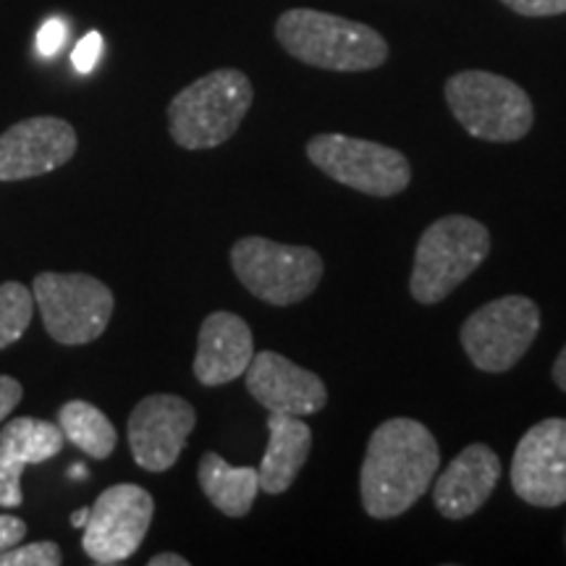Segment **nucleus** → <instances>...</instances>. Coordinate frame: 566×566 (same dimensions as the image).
Wrapping results in <instances>:
<instances>
[{
    "label": "nucleus",
    "mask_w": 566,
    "mask_h": 566,
    "mask_svg": "<svg viewBox=\"0 0 566 566\" xmlns=\"http://www.w3.org/2000/svg\"><path fill=\"white\" fill-rule=\"evenodd\" d=\"M441 470L436 436L412 417H391L373 430L359 467V501L373 520H396L428 493Z\"/></svg>",
    "instance_id": "1"
},
{
    "label": "nucleus",
    "mask_w": 566,
    "mask_h": 566,
    "mask_svg": "<svg viewBox=\"0 0 566 566\" xmlns=\"http://www.w3.org/2000/svg\"><path fill=\"white\" fill-rule=\"evenodd\" d=\"M275 40L292 59L323 71L359 74L388 61V42L378 30L317 9L283 11Z\"/></svg>",
    "instance_id": "2"
},
{
    "label": "nucleus",
    "mask_w": 566,
    "mask_h": 566,
    "mask_svg": "<svg viewBox=\"0 0 566 566\" xmlns=\"http://www.w3.org/2000/svg\"><path fill=\"white\" fill-rule=\"evenodd\" d=\"M254 103L250 76L216 69L184 87L168 105V132L184 150H212L229 142Z\"/></svg>",
    "instance_id": "3"
},
{
    "label": "nucleus",
    "mask_w": 566,
    "mask_h": 566,
    "mask_svg": "<svg viewBox=\"0 0 566 566\" xmlns=\"http://www.w3.org/2000/svg\"><path fill=\"white\" fill-rule=\"evenodd\" d=\"M443 97L459 126L475 139L509 145L525 139L535 124L527 92L493 71H459L446 80Z\"/></svg>",
    "instance_id": "4"
},
{
    "label": "nucleus",
    "mask_w": 566,
    "mask_h": 566,
    "mask_svg": "<svg viewBox=\"0 0 566 566\" xmlns=\"http://www.w3.org/2000/svg\"><path fill=\"white\" fill-rule=\"evenodd\" d=\"M491 233L470 216H443L422 231L415 250L409 292L415 302L438 304L485 263Z\"/></svg>",
    "instance_id": "5"
},
{
    "label": "nucleus",
    "mask_w": 566,
    "mask_h": 566,
    "mask_svg": "<svg viewBox=\"0 0 566 566\" xmlns=\"http://www.w3.org/2000/svg\"><path fill=\"white\" fill-rule=\"evenodd\" d=\"M231 268L254 300L289 307L321 286L325 265L313 247L283 244L265 237H242L231 247Z\"/></svg>",
    "instance_id": "6"
},
{
    "label": "nucleus",
    "mask_w": 566,
    "mask_h": 566,
    "mask_svg": "<svg viewBox=\"0 0 566 566\" xmlns=\"http://www.w3.org/2000/svg\"><path fill=\"white\" fill-rule=\"evenodd\" d=\"M307 158L342 187L380 200L401 195L412 181V166L405 153L346 134H315L307 142Z\"/></svg>",
    "instance_id": "7"
},
{
    "label": "nucleus",
    "mask_w": 566,
    "mask_h": 566,
    "mask_svg": "<svg viewBox=\"0 0 566 566\" xmlns=\"http://www.w3.org/2000/svg\"><path fill=\"white\" fill-rule=\"evenodd\" d=\"M541 334V307L522 294L499 296L472 313L459 328V342L478 370H512Z\"/></svg>",
    "instance_id": "8"
},
{
    "label": "nucleus",
    "mask_w": 566,
    "mask_h": 566,
    "mask_svg": "<svg viewBox=\"0 0 566 566\" xmlns=\"http://www.w3.org/2000/svg\"><path fill=\"white\" fill-rule=\"evenodd\" d=\"M32 296L45 331L63 346H82L101 338L116 304L111 289L87 273H40Z\"/></svg>",
    "instance_id": "9"
},
{
    "label": "nucleus",
    "mask_w": 566,
    "mask_h": 566,
    "mask_svg": "<svg viewBox=\"0 0 566 566\" xmlns=\"http://www.w3.org/2000/svg\"><path fill=\"white\" fill-rule=\"evenodd\" d=\"M155 501L142 485H111L97 495L84 525L82 548L101 566L122 564L145 543L153 525Z\"/></svg>",
    "instance_id": "10"
},
{
    "label": "nucleus",
    "mask_w": 566,
    "mask_h": 566,
    "mask_svg": "<svg viewBox=\"0 0 566 566\" xmlns=\"http://www.w3.org/2000/svg\"><path fill=\"white\" fill-rule=\"evenodd\" d=\"M514 493L530 506L556 509L566 504V420L548 417L533 424L514 449Z\"/></svg>",
    "instance_id": "11"
},
{
    "label": "nucleus",
    "mask_w": 566,
    "mask_h": 566,
    "mask_svg": "<svg viewBox=\"0 0 566 566\" xmlns=\"http://www.w3.org/2000/svg\"><path fill=\"white\" fill-rule=\"evenodd\" d=\"M197 412L176 394L145 396L129 417V449L134 462L147 472H168L179 462Z\"/></svg>",
    "instance_id": "12"
},
{
    "label": "nucleus",
    "mask_w": 566,
    "mask_h": 566,
    "mask_svg": "<svg viewBox=\"0 0 566 566\" xmlns=\"http://www.w3.org/2000/svg\"><path fill=\"white\" fill-rule=\"evenodd\" d=\"M76 153L74 126L55 116H34L0 134V181H21L66 166Z\"/></svg>",
    "instance_id": "13"
},
{
    "label": "nucleus",
    "mask_w": 566,
    "mask_h": 566,
    "mask_svg": "<svg viewBox=\"0 0 566 566\" xmlns=\"http://www.w3.org/2000/svg\"><path fill=\"white\" fill-rule=\"evenodd\" d=\"M247 391L268 412L307 417L328 405V388L321 375L310 373L279 352H254L244 373Z\"/></svg>",
    "instance_id": "14"
},
{
    "label": "nucleus",
    "mask_w": 566,
    "mask_h": 566,
    "mask_svg": "<svg viewBox=\"0 0 566 566\" xmlns=\"http://www.w3.org/2000/svg\"><path fill=\"white\" fill-rule=\"evenodd\" d=\"M501 457L491 446L470 443L446 464L433 488V504L446 520H467L488 504L499 485Z\"/></svg>",
    "instance_id": "15"
},
{
    "label": "nucleus",
    "mask_w": 566,
    "mask_h": 566,
    "mask_svg": "<svg viewBox=\"0 0 566 566\" xmlns=\"http://www.w3.org/2000/svg\"><path fill=\"white\" fill-rule=\"evenodd\" d=\"M254 357V336L250 323L237 313L208 315L200 325L195 354V378L202 386L218 388L242 378Z\"/></svg>",
    "instance_id": "16"
},
{
    "label": "nucleus",
    "mask_w": 566,
    "mask_h": 566,
    "mask_svg": "<svg viewBox=\"0 0 566 566\" xmlns=\"http://www.w3.org/2000/svg\"><path fill=\"white\" fill-rule=\"evenodd\" d=\"M313 451V428L294 415H268V449L258 467L260 491L281 495L300 478Z\"/></svg>",
    "instance_id": "17"
},
{
    "label": "nucleus",
    "mask_w": 566,
    "mask_h": 566,
    "mask_svg": "<svg viewBox=\"0 0 566 566\" xmlns=\"http://www.w3.org/2000/svg\"><path fill=\"white\" fill-rule=\"evenodd\" d=\"M197 480H200L205 499L231 520H242L250 514L258 493H263L260 491L258 467H233L216 451H208L200 459Z\"/></svg>",
    "instance_id": "18"
},
{
    "label": "nucleus",
    "mask_w": 566,
    "mask_h": 566,
    "mask_svg": "<svg viewBox=\"0 0 566 566\" xmlns=\"http://www.w3.org/2000/svg\"><path fill=\"white\" fill-rule=\"evenodd\" d=\"M63 438L92 459H108L116 451L118 433L113 422L90 401L74 399L59 409Z\"/></svg>",
    "instance_id": "19"
},
{
    "label": "nucleus",
    "mask_w": 566,
    "mask_h": 566,
    "mask_svg": "<svg viewBox=\"0 0 566 566\" xmlns=\"http://www.w3.org/2000/svg\"><path fill=\"white\" fill-rule=\"evenodd\" d=\"M0 449L24 464H42L63 449V430L48 420L17 417L0 428Z\"/></svg>",
    "instance_id": "20"
},
{
    "label": "nucleus",
    "mask_w": 566,
    "mask_h": 566,
    "mask_svg": "<svg viewBox=\"0 0 566 566\" xmlns=\"http://www.w3.org/2000/svg\"><path fill=\"white\" fill-rule=\"evenodd\" d=\"M34 315V296L24 283H0V349L17 344L27 334Z\"/></svg>",
    "instance_id": "21"
},
{
    "label": "nucleus",
    "mask_w": 566,
    "mask_h": 566,
    "mask_svg": "<svg viewBox=\"0 0 566 566\" xmlns=\"http://www.w3.org/2000/svg\"><path fill=\"white\" fill-rule=\"evenodd\" d=\"M63 562L59 543L40 541L27 543V546H13L0 554V566H59Z\"/></svg>",
    "instance_id": "22"
},
{
    "label": "nucleus",
    "mask_w": 566,
    "mask_h": 566,
    "mask_svg": "<svg viewBox=\"0 0 566 566\" xmlns=\"http://www.w3.org/2000/svg\"><path fill=\"white\" fill-rule=\"evenodd\" d=\"M24 467V462H19L9 451L0 449V506L3 509H19L24 504V493H21Z\"/></svg>",
    "instance_id": "23"
},
{
    "label": "nucleus",
    "mask_w": 566,
    "mask_h": 566,
    "mask_svg": "<svg viewBox=\"0 0 566 566\" xmlns=\"http://www.w3.org/2000/svg\"><path fill=\"white\" fill-rule=\"evenodd\" d=\"M101 55H103V34L90 32L76 42L74 53H71V63H74V69L80 71V74H90V71L97 66V61H101Z\"/></svg>",
    "instance_id": "24"
},
{
    "label": "nucleus",
    "mask_w": 566,
    "mask_h": 566,
    "mask_svg": "<svg viewBox=\"0 0 566 566\" xmlns=\"http://www.w3.org/2000/svg\"><path fill=\"white\" fill-rule=\"evenodd\" d=\"M66 40H69L66 21H63L61 17H53L40 27L38 51H40V55H45V59H53V55L59 53L63 45H66Z\"/></svg>",
    "instance_id": "25"
},
{
    "label": "nucleus",
    "mask_w": 566,
    "mask_h": 566,
    "mask_svg": "<svg viewBox=\"0 0 566 566\" xmlns=\"http://www.w3.org/2000/svg\"><path fill=\"white\" fill-rule=\"evenodd\" d=\"M501 3H504L509 11L527 19L562 17V13H566V0H501Z\"/></svg>",
    "instance_id": "26"
},
{
    "label": "nucleus",
    "mask_w": 566,
    "mask_h": 566,
    "mask_svg": "<svg viewBox=\"0 0 566 566\" xmlns=\"http://www.w3.org/2000/svg\"><path fill=\"white\" fill-rule=\"evenodd\" d=\"M27 535V525L13 514H0V554L19 546Z\"/></svg>",
    "instance_id": "27"
},
{
    "label": "nucleus",
    "mask_w": 566,
    "mask_h": 566,
    "mask_svg": "<svg viewBox=\"0 0 566 566\" xmlns=\"http://www.w3.org/2000/svg\"><path fill=\"white\" fill-rule=\"evenodd\" d=\"M21 396H24V388L19 380L11 375H0V422L19 407Z\"/></svg>",
    "instance_id": "28"
},
{
    "label": "nucleus",
    "mask_w": 566,
    "mask_h": 566,
    "mask_svg": "<svg viewBox=\"0 0 566 566\" xmlns=\"http://www.w3.org/2000/svg\"><path fill=\"white\" fill-rule=\"evenodd\" d=\"M551 375H554V384L566 394V346H564L562 352H558V357H556L554 370H551Z\"/></svg>",
    "instance_id": "29"
},
{
    "label": "nucleus",
    "mask_w": 566,
    "mask_h": 566,
    "mask_svg": "<svg viewBox=\"0 0 566 566\" xmlns=\"http://www.w3.org/2000/svg\"><path fill=\"white\" fill-rule=\"evenodd\" d=\"M147 564L150 566H189V558H184L179 554H158V556H153Z\"/></svg>",
    "instance_id": "30"
},
{
    "label": "nucleus",
    "mask_w": 566,
    "mask_h": 566,
    "mask_svg": "<svg viewBox=\"0 0 566 566\" xmlns=\"http://www.w3.org/2000/svg\"><path fill=\"white\" fill-rule=\"evenodd\" d=\"M87 520H90V509H76V512L71 514V525H74V527H82L84 530V525H87Z\"/></svg>",
    "instance_id": "31"
},
{
    "label": "nucleus",
    "mask_w": 566,
    "mask_h": 566,
    "mask_svg": "<svg viewBox=\"0 0 566 566\" xmlns=\"http://www.w3.org/2000/svg\"><path fill=\"white\" fill-rule=\"evenodd\" d=\"M71 478H87V470L82 464H74L71 467Z\"/></svg>",
    "instance_id": "32"
},
{
    "label": "nucleus",
    "mask_w": 566,
    "mask_h": 566,
    "mask_svg": "<svg viewBox=\"0 0 566 566\" xmlns=\"http://www.w3.org/2000/svg\"><path fill=\"white\" fill-rule=\"evenodd\" d=\"M564 541H566V537H564Z\"/></svg>",
    "instance_id": "33"
}]
</instances>
